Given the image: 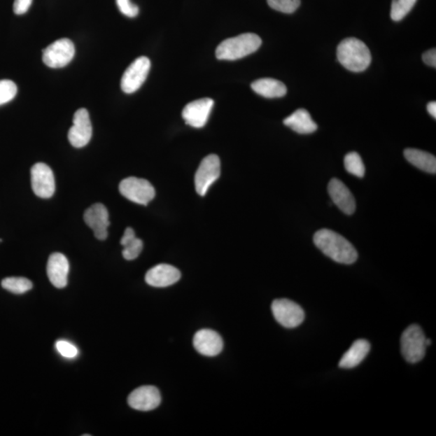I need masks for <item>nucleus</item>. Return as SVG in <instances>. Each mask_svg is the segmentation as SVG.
Masks as SVG:
<instances>
[{"instance_id":"6","label":"nucleus","mask_w":436,"mask_h":436,"mask_svg":"<svg viewBox=\"0 0 436 436\" xmlns=\"http://www.w3.org/2000/svg\"><path fill=\"white\" fill-rule=\"evenodd\" d=\"M75 55V45L70 39L63 38L46 47L42 60L50 68H62L69 64Z\"/></svg>"},{"instance_id":"17","label":"nucleus","mask_w":436,"mask_h":436,"mask_svg":"<svg viewBox=\"0 0 436 436\" xmlns=\"http://www.w3.org/2000/svg\"><path fill=\"white\" fill-rule=\"evenodd\" d=\"M328 192L332 202L343 213L351 215L356 210L355 198L349 188L339 178H334L328 185Z\"/></svg>"},{"instance_id":"15","label":"nucleus","mask_w":436,"mask_h":436,"mask_svg":"<svg viewBox=\"0 0 436 436\" xmlns=\"http://www.w3.org/2000/svg\"><path fill=\"white\" fill-rule=\"evenodd\" d=\"M194 348L199 354L206 356H216L223 350V339L213 330H199L193 338Z\"/></svg>"},{"instance_id":"11","label":"nucleus","mask_w":436,"mask_h":436,"mask_svg":"<svg viewBox=\"0 0 436 436\" xmlns=\"http://www.w3.org/2000/svg\"><path fill=\"white\" fill-rule=\"evenodd\" d=\"M31 188L35 195L48 199L55 192V180L51 168L42 162H38L31 169Z\"/></svg>"},{"instance_id":"27","label":"nucleus","mask_w":436,"mask_h":436,"mask_svg":"<svg viewBox=\"0 0 436 436\" xmlns=\"http://www.w3.org/2000/svg\"><path fill=\"white\" fill-rule=\"evenodd\" d=\"M269 6L278 12L291 14L300 6L301 0H267Z\"/></svg>"},{"instance_id":"19","label":"nucleus","mask_w":436,"mask_h":436,"mask_svg":"<svg viewBox=\"0 0 436 436\" xmlns=\"http://www.w3.org/2000/svg\"><path fill=\"white\" fill-rule=\"evenodd\" d=\"M283 124L300 134H313L318 129L307 110L300 108L283 120Z\"/></svg>"},{"instance_id":"7","label":"nucleus","mask_w":436,"mask_h":436,"mask_svg":"<svg viewBox=\"0 0 436 436\" xmlns=\"http://www.w3.org/2000/svg\"><path fill=\"white\" fill-rule=\"evenodd\" d=\"M272 311L276 321L286 328H295L304 320L303 309L288 299H276L272 304Z\"/></svg>"},{"instance_id":"3","label":"nucleus","mask_w":436,"mask_h":436,"mask_svg":"<svg viewBox=\"0 0 436 436\" xmlns=\"http://www.w3.org/2000/svg\"><path fill=\"white\" fill-rule=\"evenodd\" d=\"M262 45V40L255 34H241L225 40L216 50L219 60L234 61L253 54Z\"/></svg>"},{"instance_id":"33","label":"nucleus","mask_w":436,"mask_h":436,"mask_svg":"<svg viewBox=\"0 0 436 436\" xmlns=\"http://www.w3.org/2000/svg\"><path fill=\"white\" fill-rule=\"evenodd\" d=\"M428 113L433 115L434 118H436V102L432 101L428 104L427 106Z\"/></svg>"},{"instance_id":"5","label":"nucleus","mask_w":436,"mask_h":436,"mask_svg":"<svg viewBox=\"0 0 436 436\" xmlns=\"http://www.w3.org/2000/svg\"><path fill=\"white\" fill-rule=\"evenodd\" d=\"M120 194L129 201L146 206L155 197V190L151 183L144 178L129 177L120 183Z\"/></svg>"},{"instance_id":"13","label":"nucleus","mask_w":436,"mask_h":436,"mask_svg":"<svg viewBox=\"0 0 436 436\" xmlns=\"http://www.w3.org/2000/svg\"><path fill=\"white\" fill-rule=\"evenodd\" d=\"M160 392L155 386H145L136 388L130 393L128 403L131 408L140 412H150L161 403Z\"/></svg>"},{"instance_id":"23","label":"nucleus","mask_w":436,"mask_h":436,"mask_svg":"<svg viewBox=\"0 0 436 436\" xmlns=\"http://www.w3.org/2000/svg\"><path fill=\"white\" fill-rule=\"evenodd\" d=\"M120 244L123 246L122 255L126 260L138 258L143 248V241L136 237L134 230L130 227L125 230Z\"/></svg>"},{"instance_id":"10","label":"nucleus","mask_w":436,"mask_h":436,"mask_svg":"<svg viewBox=\"0 0 436 436\" xmlns=\"http://www.w3.org/2000/svg\"><path fill=\"white\" fill-rule=\"evenodd\" d=\"M92 136L90 115L85 108L78 109L73 115V125L68 132V139L76 148H82L89 143Z\"/></svg>"},{"instance_id":"14","label":"nucleus","mask_w":436,"mask_h":436,"mask_svg":"<svg viewBox=\"0 0 436 436\" xmlns=\"http://www.w3.org/2000/svg\"><path fill=\"white\" fill-rule=\"evenodd\" d=\"M83 219L88 227L93 230L97 239H107L110 223L108 209L104 204L97 203L88 208L84 213Z\"/></svg>"},{"instance_id":"4","label":"nucleus","mask_w":436,"mask_h":436,"mask_svg":"<svg viewBox=\"0 0 436 436\" xmlns=\"http://www.w3.org/2000/svg\"><path fill=\"white\" fill-rule=\"evenodd\" d=\"M426 337L417 324L409 325L402 333L401 351L405 360L411 364L421 361L426 354Z\"/></svg>"},{"instance_id":"29","label":"nucleus","mask_w":436,"mask_h":436,"mask_svg":"<svg viewBox=\"0 0 436 436\" xmlns=\"http://www.w3.org/2000/svg\"><path fill=\"white\" fill-rule=\"evenodd\" d=\"M120 12L126 17L134 18L139 13V8L130 0H115Z\"/></svg>"},{"instance_id":"22","label":"nucleus","mask_w":436,"mask_h":436,"mask_svg":"<svg viewBox=\"0 0 436 436\" xmlns=\"http://www.w3.org/2000/svg\"><path fill=\"white\" fill-rule=\"evenodd\" d=\"M404 155L409 162L419 169L435 174L436 159L433 155L417 149H407L404 151Z\"/></svg>"},{"instance_id":"20","label":"nucleus","mask_w":436,"mask_h":436,"mask_svg":"<svg viewBox=\"0 0 436 436\" xmlns=\"http://www.w3.org/2000/svg\"><path fill=\"white\" fill-rule=\"evenodd\" d=\"M370 344L365 339L355 341L339 361V367L342 369H353L359 365L369 354Z\"/></svg>"},{"instance_id":"32","label":"nucleus","mask_w":436,"mask_h":436,"mask_svg":"<svg viewBox=\"0 0 436 436\" xmlns=\"http://www.w3.org/2000/svg\"><path fill=\"white\" fill-rule=\"evenodd\" d=\"M423 60L429 66L436 67V50L435 49H432L427 52H425L423 55Z\"/></svg>"},{"instance_id":"2","label":"nucleus","mask_w":436,"mask_h":436,"mask_svg":"<svg viewBox=\"0 0 436 436\" xmlns=\"http://www.w3.org/2000/svg\"><path fill=\"white\" fill-rule=\"evenodd\" d=\"M338 60L346 69L353 72H362L370 66L371 52L363 41L354 38L340 42L337 49Z\"/></svg>"},{"instance_id":"25","label":"nucleus","mask_w":436,"mask_h":436,"mask_svg":"<svg viewBox=\"0 0 436 436\" xmlns=\"http://www.w3.org/2000/svg\"><path fill=\"white\" fill-rule=\"evenodd\" d=\"M344 166L346 171L359 178L365 174V167L360 155L356 152H350L344 157Z\"/></svg>"},{"instance_id":"21","label":"nucleus","mask_w":436,"mask_h":436,"mask_svg":"<svg viewBox=\"0 0 436 436\" xmlns=\"http://www.w3.org/2000/svg\"><path fill=\"white\" fill-rule=\"evenodd\" d=\"M251 88L260 96L270 99L283 97L287 93V87L285 84L270 78L255 80L251 83Z\"/></svg>"},{"instance_id":"24","label":"nucleus","mask_w":436,"mask_h":436,"mask_svg":"<svg viewBox=\"0 0 436 436\" xmlns=\"http://www.w3.org/2000/svg\"><path fill=\"white\" fill-rule=\"evenodd\" d=\"M1 285L4 290L14 294H23L33 288V283L24 277H7Z\"/></svg>"},{"instance_id":"30","label":"nucleus","mask_w":436,"mask_h":436,"mask_svg":"<svg viewBox=\"0 0 436 436\" xmlns=\"http://www.w3.org/2000/svg\"><path fill=\"white\" fill-rule=\"evenodd\" d=\"M56 349L62 356L66 358H75L78 355L76 346L65 340L57 341Z\"/></svg>"},{"instance_id":"31","label":"nucleus","mask_w":436,"mask_h":436,"mask_svg":"<svg viewBox=\"0 0 436 436\" xmlns=\"http://www.w3.org/2000/svg\"><path fill=\"white\" fill-rule=\"evenodd\" d=\"M33 0H15L13 10L15 14L23 15L28 12Z\"/></svg>"},{"instance_id":"28","label":"nucleus","mask_w":436,"mask_h":436,"mask_svg":"<svg viewBox=\"0 0 436 436\" xmlns=\"http://www.w3.org/2000/svg\"><path fill=\"white\" fill-rule=\"evenodd\" d=\"M17 94V87L12 80H0V105L13 101Z\"/></svg>"},{"instance_id":"9","label":"nucleus","mask_w":436,"mask_h":436,"mask_svg":"<svg viewBox=\"0 0 436 436\" xmlns=\"http://www.w3.org/2000/svg\"><path fill=\"white\" fill-rule=\"evenodd\" d=\"M220 175V162L216 155H209L199 164L195 176L196 191L199 196H204L210 186Z\"/></svg>"},{"instance_id":"18","label":"nucleus","mask_w":436,"mask_h":436,"mask_svg":"<svg viewBox=\"0 0 436 436\" xmlns=\"http://www.w3.org/2000/svg\"><path fill=\"white\" fill-rule=\"evenodd\" d=\"M69 269V262L64 255L54 253L50 256L47 264V275L52 286L57 288H65L67 286Z\"/></svg>"},{"instance_id":"12","label":"nucleus","mask_w":436,"mask_h":436,"mask_svg":"<svg viewBox=\"0 0 436 436\" xmlns=\"http://www.w3.org/2000/svg\"><path fill=\"white\" fill-rule=\"evenodd\" d=\"M214 101L212 99H197L186 105L182 112V117L187 125L193 128H202L206 125L211 113Z\"/></svg>"},{"instance_id":"26","label":"nucleus","mask_w":436,"mask_h":436,"mask_svg":"<svg viewBox=\"0 0 436 436\" xmlns=\"http://www.w3.org/2000/svg\"><path fill=\"white\" fill-rule=\"evenodd\" d=\"M417 0H393L391 5V19L393 21H400L407 17L416 5Z\"/></svg>"},{"instance_id":"16","label":"nucleus","mask_w":436,"mask_h":436,"mask_svg":"<svg viewBox=\"0 0 436 436\" xmlns=\"http://www.w3.org/2000/svg\"><path fill=\"white\" fill-rule=\"evenodd\" d=\"M181 273L176 267L169 265H159L146 272L145 280L149 286L165 288L174 285L181 280Z\"/></svg>"},{"instance_id":"8","label":"nucleus","mask_w":436,"mask_h":436,"mask_svg":"<svg viewBox=\"0 0 436 436\" xmlns=\"http://www.w3.org/2000/svg\"><path fill=\"white\" fill-rule=\"evenodd\" d=\"M150 61L145 56L136 59L126 69L120 82V87L126 94L139 90L146 80L150 70Z\"/></svg>"},{"instance_id":"1","label":"nucleus","mask_w":436,"mask_h":436,"mask_svg":"<svg viewBox=\"0 0 436 436\" xmlns=\"http://www.w3.org/2000/svg\"><path fill=\"white\" fill-rule=\"evenodd\" d=\"M314 243L323 254L339 264L351 265L358 259L353 245L333 230L317 231L314 236Z\"/></svg>"}]
</instances>
